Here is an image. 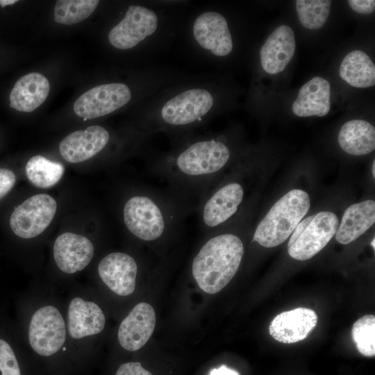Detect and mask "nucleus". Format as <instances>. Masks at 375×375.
I'll return each instance as SVG.
<instances>
[{"mask_svg":"<svg viewBox=\"0 0 375 375\" xmlns=\"http://www.w3.org/2000/svg\"><path fill=\"white\" fill-rule=\"evenodd\" d=\"M230 157V150L224 142L203 140L165 159L152 171L169 183L172 194L188 205L190 198L199 201L212 188V178Z\"/></svg>","mask_w":375,"mask_h":375,"instance_id":"1","label":"nucleus"},{"mask_svg":"<svg viewBox=\"0 0 375 375\" xmlns=\"http://www.w3.org/2000/svg\"><path fill=\"white\" fill-rule=\"evenodd\" d=\"M188 205L171 194L165 195L147 189L131 196L123 208V219L128 231L147 242H156L181 227Z\"/></svg>","mask_w":375,"mask_h":375,"instance_id":"2","label":"nucleus"},{"mask_svg":"<svg viewBox=\"0 0 375 375\" xmlns=\"http://www.w3.org/2000/svg\"><path fill=\"white\" fill-rule=\"evenodd\" d=\"M244 253L242 240L233 233L210 238L192 263V273L199 287L210 294L222 290L237 273Z\"/></svg>","mask_w":375,"mask_h":375,"instance_id":"3","label":"nucleus"},{"mask_svg":"<svg viewBox=\"0 0 375 375\" xmlns=\"http://www.w3.org/2000/svg\"><path fill=\"white\" fill-rule=\"evenodd\" d=\"M310 207V197L305 191L294 189L287 192L260 222L252 242L267 248L282 244L292 233Z\"/></svg>","mask_w":375,"mask_h":375,"instance_id":"4","label":"nucleus"},{"mask_svg":"<svg viewBox=\"0 0 375 375\" xmlns=\"http://www.w3.org/2000/svg\"><path fill=\"white\" fill-rule=\"evenodd\" d=\"M339 226L338 216L322 211L302 219L288 243V252L297 260H307L318 253L335 235Z\"/></svg>","mask_w":375,"mask_h":375,"instance_id":"5","label":"nucleus"},{"mask_svg":"<svg viewBox=\"0 0 375 375\" xmlns=\"http://www.w3.org/2000/svg\"><path fill=\"white\" fill-rule=\"evenodd\" d=\"M244 195L243 186L238 181L207 191L198 201L197 208L200 226L206 230L222 225L238 212Z\"/></svg>","mask_w":375,"mask_h":375,"instance_id":"6","label":"nucleus"},{"mask_svg":"<svg viewBox=\"0 0 375 375\" xmlns=\"http://www.w3.org/2000/svg\"><path fill=\"white\" fill-rule=\"evenodd\" d=\"M56 210L57 203L50 195H33L15 208L10 217V228L18 237L33 238L49 226Z\"/></svg>","mask_w":375,"mask_h":375,"instance_id":"7","label":"nucleus"},{"mask_svg":"<svg viewBox=\"0 0 375 375\" xmlns=\"http://www.w3.org/2000/svg\"><path fill=\"white\" fill-rule=\"evenodd\" d=\"M66 339V327L59 310L45 306L35 312L28 328V340L32 349L39 355L56 353Z\"/></svg>","mask_w":375,"mask_h":375,"instance_id":"8","label":"nucleus"},{"mask_svg":"<svg viewBox=\"0 0 375 375\" xmlns=\"http://www.w3.org/2000/svg\"><path fill=\"white\" fill-rule=\"evenodd\" d=\"M131 99V90L125 84L100 85L84 92L76 100L74 112L84 121L98 118L122 108Z\"/></svg>","mask_w":375,"mask_h":375,"instance_id":"9","label":"nucleus"},{"mask_svg":"<svg viewBox=\"0 0 375 375\" xmlns=\"http://www.w3.org/2000/svg\"><path fill=\"white\" fill-rule=\"evenodd\" d=\"M213 97L206 90L193 88L167 101L160 115L164 123L173 126L190 125L206 115L213 105Z\"/></svg>","mask_w":375,"mask_h":375,"instance_id":"10","label":"nucleus"},{"mask_svg":"<svg viewBox=\"0 0 375 375\" xmlns=\"http://www.w3.org/2000/svg\"><path fill=\"white\" fill-rule=\"evenodd\" d=\"M158 19L149 8L130 6L124 19L108 34L110 43L119 49H128L136 46L157 29Z\"/></svg>","mask_w":375,"mask_h":375,"instance_id":"11","label":"nucleus"},{"mask_svg":"<svg viewBox=\"0 0 375 375\" xmlns=\"http://www.w3.org/2000/svg\"><path fill=\"white\" fill-rule=\"evenodd\" d=\"M98 273L106 285L118 295L128 296L135 290L138 265L127 253L108 254L99 262Z\"/></svg>","mask_w":375,"mask_h":375,"instance_id":"12","label":"nucleus"},{"mask_svg":"<svg viewBox=\"0 0 375 375\" xmlns=\"http://www.w3.org/2000/svg\"><path fill=\"white\" fill-rule=\"evenodd\" d=\"M110 140L108 131L98 125L76 131L66 136L59 144L62 157L72 163L87 160L101 151Z\"/></svg>","mask_w":375,"mask_h":375,"instance_id":"13","label":"nucleus"},{"mask_svg":"<svg viewBox=\"0 0 375 375\" xmlns=\"http://www.w3.org/2000/svg\"><path fill=\"white\" fill-rule=\"evenodd\" d=\"M156 325V313L149 303L135 305L121 322L118 340L125 349L134 351L141 349L151 336Z\"/></svg>","mask_w":375,"mask_h":375,"instance_id":"14","label":"nucleus"},{"mask_svg":"<svg viewBox=\"0 0 375 375\" xmlns=\"http://www.w3.org/2000/svg\"><path fill=\"white\" fill-rule=\"evenodd\" d=\"M317 320L313 310L297 308L277 315L269 324V332L279 342L296 343L307 338L316 327Z\"/></svg>","mask_w":375,"mask_h":375,"instance_id":"15","label":"nucleus"},{"mask_svg":"<svg viewBox=\"0 0 375 375\" xmlns=\"http://www.w3.org/2000/svg\"><path fill=\"white\" fill-rule=\"evenodd\" d=\"M195 40L203 49L217 56H225L233 49V40L226 19L216 12L201 14L193 25Z\"/></svg>","mask_w":375,"mask_h":375,"instance_id":"16","label":"nucleus"},{"mask_svg":"<svg viewBox=\"0 0 375 375\" xmlns=\"http://www.w3.org/2000/svg\"><path fill=\"white\" fill-rule=\"evenodd\" d=\"M94 248L86 237L70 232L60 235L53 244V258L63 272L73 274L83 270L92 260Z\"/></svg>","mask_w":375,"mask_h":375,"instance_id":"17","label":"nucleus"},{"mask_svg":"<svg viewBox=\"0 0 375 375\" xmlns=\"http://www.w3.org/2000/svg\"><path fill=\"white\" fill-rule=\"evenodd\" d=\"M295 47L292 29L288 25L276 28L260 51V63L263 69L270 74L282 72L292 58Z\"/></svg>","mask_w":375,"mask_h":375,"instance_id":"18","label":"nucleus"},{"mask_svg":"<svg viewBox=\"0 0 375 375\" xmlns=\"http://www.w3.org/2000/svg\"><path fill=\"white\" fill-rule=\"evenodd\" d=\"M105 315L100 307L92 301L82 298L73 299L67 312V327L74 339L98 334L103 329Z\"/></svg>","mask_w":375,"mask_h":375,"instance_id":"19","label":"nucleus"},{"mask_svg":"<svg viewBox=\"0 0 375 375\" xmlns=\"http://www.w3.org/2000/svg\"><path fill=\"white\" fill-rule=\"evenodd\" d=\"M330 96L329 82L315 76L300 88L292 104V111L298 117H324L330 110Z\"/></svg>","mask_w":375,"mask_h":375,"instance_id":"20","label":"nucleus"},{"mask_svg":"<svg viewBox=\"0 0 375 375\" xmlns=\"http://www.w3.org/2000/svg\"><path fill=\"white\" fill-rule=\"evenodd\" d=\"M49 90V82L44 75L37 72L26 74L12 88L10 106L21 112H31L44 102Z\"/></svg>","mask_w":375,"mask_h":375,"instance_id":"21","label":"nucleus"},{"mask_svg":"<svg viewBox=\"0 0 375 375\" xmlns=\"http://www.w3.org/2000/svg\"><path fill=\"white\" fill-rule=\"evenodd\" d=\"M374 222V200L352 204L344 212L335 233V239L342 244H348L365 233Z\"/></svg>","mask_w":375,"mask_h":375,"instance_id":"22","label":"nucleus"},{"mask_svg":"<svg viewBox=\"0 0 375 375\" xmlns=\"http://www.w3.org/2000/svg\"><path fill=\"white\" fill-rule=\"evenodd\" d=\"M338 142L346 153L353 156H363L375 149V128L362 119L347 122L338 133Z\"/></svg>","mask_w":375,"mask_h":375,"instance_id":"23","label":"nucleus"},{"mask_svg":"<svg viewBox=\"0 0 375 375\" xmlns=\"http://www.w3.org/2000/svg\"><path fill=\"white\" fill-rule=\"evenodd\" d=\"M341 78L356 88H369L375 84V65L369 56L360 50L349 52L339 69Z\"/></svg>","mask_w":375,"mask_h":375,"instance_id":"24","label":"nucleus"},{"mask_svg":"<svg viewBox=\"0 0 375 375\" xmlns=\"http://www.w3.org/2000/svg\"><path fill=\"white\" fill-rule=\"evenodd\" d=\"M65 168L58 162L52 161L42 156L31 157L26 165L25 172L29 181L40 188L56 185L62 178Z\"/></svg>","mask_w":375,"mask_h":375,"instance_id":"25","label":"nucleus"},{"mask_svg":"<svg viewBox=\"0 0 375 375\" xmlns=\"http://www.w3.org/2000/svg\"><path fill=\"white\" fill-rule=\"evenodd\" d=\"M98 0H59L54 7V21L72 25L88 18L96 9Z\"/></svg>","mask_w":375,"mask_h":375,"instance_id":"26","label":"nucleus"},{"mask_svg":"<svg viewBox=\"0 0 375 375\" xmlns=\"http://www.w3.org/2000/svg\"><path fill=\"white\" fill-rule=\"evenodd\" d=\"M296 9L301 24L308 29L320 28L329 15L331 1L297 0Z\"/></svg>","mask_w":375,"mask_h":375,"instance_id":"27","label":"nucleus"},{"mask_svg":"<svg viewBox=\"0 0 375 375\" xmlns=\"http://www.w3.org/2000/svg\"><path fill=\"white\" fill-rule=\"evenodd\" d=\"M352 339L358 351L367 357L375 355V316L366 315L354 322Z\"/></svg>","mask_w":375,"mask_h":375,"instance_id":"28","label":"nucleus"},{"mask_svg":"<svg viewBox=\"0 0 375 375\" xmlns=\"http://www.w3.org/2000/svg\"><path fill=\"white\" fill-rule=\"evenodd\" d=\"M0 371L2 375H21L12 349L2 339H0Z\"/></svg>","mask_w":375,"mask_h":375,"instance_id":"29","label":"nucleus"},{"mask_svg":"<svg viewBox=\"0 0 375 375\" xmlns=\"http://www.w3.org/2000/svg\"><path fill=\"white\" fill-rule=\"evenodd\" d=\"M16 176L13 172L0 168V199L4 197L13 188Z\"/></svg>","mask_w":375,"mask_h":375,"instance_id":"30","label":"nucleus"},{"mask_svg":"<svg viewBox=\"0 0 375 375\" xmlns=\"http://www.w3.org/2000/svg\"><path fill=\"white\" fill-rule=\"evenodd\" d=\"M115 375H152L138 362H129L122 365Z\"/></svg>","mask_w":375,"mask_h":375,"instance_id":"31","label":"nucleus"},{"mask_svg":"<svg viewBox=\"0 0 375 375\" xmlns=\"http://www.w3.org/2000/svg\"><path fill=\"white\" fill-rule=\"evenodd\" d=\"M350 7L360 14H370L375 10V1L374 0H349Z\"/></svg>","mask_w":375,"mask_h":375,"instance_id":"32","label":"nucleus"},{"mask_svg":"<svg viewBox=\"0 0 375 375\" xmlns=\"http://www.w3.org/2000/svg\"><path fill=\"white\" fill-rule=\"evenodd\" d=\"M209 375H240L238 372L231 368L227 367L226 365H222L219 368L212 369Z\"/></svg>","mask_w":375,"mask_h":375,"instance_id":"33","label":"nucleus"},{"mask_svg":"<svg viewBox=\"0 0 375 375\" xmlns=\"http://www.w3.org/2000/svg\"><path fill=\"white\" fill-rule=\"evenodd\" d=\"M17 1L16 0H0V5L5 7L6 6L14 4Z\"/></svg>","mask_w":375,"mask_h":375,"instance_id":"34","label":"nucleus"},{"mask_svg":"<svg viewBox=\"0 0 375 375\" xmlns=\"http://www.w3.org/2000/svg\"><path fill=\"white\" fill-rule=\"evenodd\" d=\"M375 160L373 161V164H372V174H373V176L374 177H375Z\"/></svg>","mask_w":375,"mask_h":375,"instance_id":"35","label":"nucleus"},{"mask_svg":"<svg viewBox=\"0 0 375 375\" xmlns=\"http://www.w3.org/2000/svg\"><path fill=\"white\" fill-rule=\"evenodd\" d=\"M374 241H375V239L374 238L371 242V245L373 247L374 249L375 248Z\"/></svg>","mask_w":375,"mask_h":375,"instance_id":"36","label":"nucleus"}]
</instances>
